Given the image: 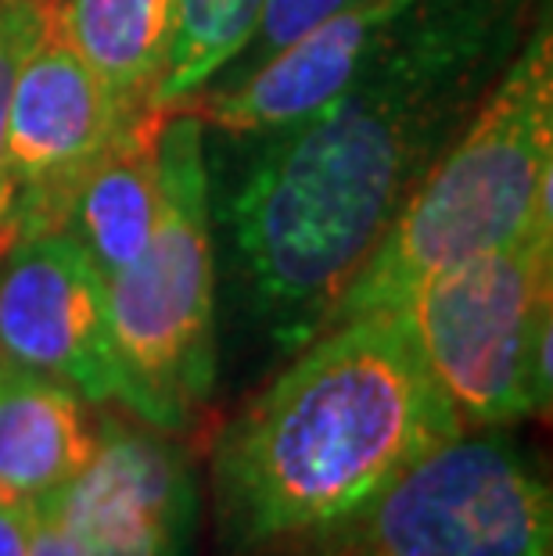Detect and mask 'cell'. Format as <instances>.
<instances>
[{"label": "cell", "instance_id": "6da1fadb", "mask_svg": "<svg viewBox=\"0 0 553 556\" xmlns=\"http://www.w3.org/2000/svg\"><path fill=\"white\" fill-rule=\"evenodd\" d=\"M539 0H420L321 109L259 140L230 201L252 309L296 356L521 47Z\"/></svg>", "mask_w": 553, "mask_h": 556}, {"label": "cell", "instance_id": "7a4b0ae2", "mask_svg": "<svg viewBox=\"0 0 553 556\" xmlns=\"http://www.w3.org/2000/svg\"><path fill=\"white\" fill-rule=\"evenodd\" d=\"M461 431L403 313L338 319L219 431V542L255 556L321 528Z\"/></svg>", "mask_w": 553, "mask_h": 556}, {"label": "cell", "instance_id": "3957f363", "mask_svg": "<svg viewBox=\"0 0 553 556\" xmlns=\"http://www.w3.org/2000/svg\"><path fill=\"white\" fill-rule=\"evenodd\" d=\"M553 29L539 4L521 47L341 294L331 324L403 309L431 277L550 223Z\"/></svg>", "mask_w": 553, "mask_h": 556}, {"label": "cell", "instance_id": "277c9868", "mask_svg": "<svg viewBox=\"0 0 553 556\" xmlns=\"http://www.w3.org/2000/svg\"><path fill=\"white\" fill-rule=\"evenodd\" d=\"M120 402L155 431H184L216 384V248L205 123L176 104L162 126L159 216L134 263L104 280Z\"/></svg>", "mask_w": 553, "mask_h": 556}, {"label": "cell", "instance_id": "5b68a950", "mask_svg": "<svg viewBox=\"0 0 553 556\" xmlns=\"http://www.w3.org/2000/svg\"><path fill=\"white\" fill-rule=\"evenodd\" d=\"M553 500L500 428L461 431L327 525L255 556H550Z\"/></svg>", "mask_w": 553, "mask_h": 556}, {"label": "cell", "instance_id": "8992f818", "mask_svg": "<svg viewBox=\"0 0 553 556\" xmlns=\"http://www.w3.org/2000/svg\"><path fill=\"white\" fill-rule=\"evenodd\" d=\"M399 313L464 431L532 417L528 349L553 319V223L431 277Z\"/></svg>", "mask_w": 553, "mask_h": 556}, {"label": "cell", "instance_id": "52a82bcc", "mask_svg": "<svg viewBox=\"0 0 553 556\" xmlns=\"http://www.w3.org/2000/svg\"><path fill=\"white\" fill-rule=\"evenodd\" d=\"M129 119L137 115L112 101L51 22L11 90L0 159V255L40 233L65 230L84 176Z\"/></svg>", "mask_w": 553, "mask_h": 556}, {"label": "cell", "instance_id": "ba28073f", "mask_svg": "<svg viewBox=\"0 0 553 556\" xmlns=\"http://www.w3.org/2000/svg\"><path fill=\"white\" fill-rule=\"evenodd\" d=\"M0 359L58 377L90 406L120 402L109 291L68 230L0 255Z\"/></svg>", "mask_w": 553, "mask_h": 556}, {"label": "cell", "instance_id": "9c48e42d", "mask_svg": "<svg viewBox=\"0 0 553 556\" xmlns=\"http://www.w3.org/2000/svg\"><path fill=\"white\" fill-rule=\"evenodd\" d=\"M51 506L87 556H187L198 481L166 431L98 420L87 467Z\"/></svg>", "mask_w": 553, "mask_h": 556}, {"label": "cell", "instance_id": "30bf717a", "mask_svg": "<svg viewBox=\"0 0 553 556\" xmlns=\"http://www.w3.org/2000/svg\"><path fill=\"white\" fill-rule=\"evenodd\" d=\"M420 0H352L238 87L184 101L227 137H266L305 119L356 76Z\"/></svg>", "mask_w": 553, "mask_h": 556}, {"label": "cell", "instance_id": "8fae6325", "mask_svg": "<svg viewBox=\"0 0 553 556\" xmlns=\"http://www.w3.org/2000/svg\"><path fill=\"white\" fill-rule=\"evenodd\" d=\"M87 406L58 377L0 359V495L37 506L87 467L98 442Z\"/></svg>", "mask_w": 553, "mask_h": 556}, {"label": "cell", "instance_id": "7c38bea8", "mask_svg": "<svg viewBox=\"0 0 553 556\" xmlns=\"http://www.w3.org/2000/svg\"><path fill=\"white\" fill-rule=\"evenodd\" d=\"M169 109H144L93 162L68 208L65 230L109 280L144 252L159 216V148Z\"/></svg>", "mask_w": 553, "mask_h": 556}, {"label": "cell", "instance_id": "4fadbf2b", "mask_svg": "<svg viewBox=\"0 0 553 556\" xmlns=\"http://www.w3.org/2000/svg\"><path fill=\"white\" fill-rule=\"evenodd\" d=\"M54 29L126 115L155 109L180 0H51Z\"/></svg>", "mask_w": 553, "mask_h": 556}, {"label": "cell", "instance_id": "5bb4252c", "mask_svg": "<svg viewBox=\"0 0 553 556\" xmlns=\"http://www.w3.org/2000/svg\"><path fill=\"white\" fill-rule=\"evenodd\" d=\"M259 11L263 0H180L155 109H176L202 93L249 43Z\"/></svg>", "mask_w": 553, "mask_h": 556}, {"label": "cell", "instance_id": "9a60e30c", "mask_svg": "<svg viewBox=\"0 0 553 556\" xmlns=\"http://www.w3.org/2000/svg\"><path fill=\"white\" fill-rule=\"evenodd\" d=\"M352 0H263V11L255 18V29L249 43L241 47L238 58L223 68V73L209 83V90H227V87H238L252 73H259L266 62H274L280 51H288L291 43L302 40L305 33H313L321 22H327L335 11L349 8ZM198 98V93H194Z\"/></svg>", "mask_w": 553, "mask_h": 556}, {"label": "cell", "instance_id": "2e32d148", "mask_svg": "<svg viewBox=\"0 0 553 556\" xmlns=\"http://www.w3.org/2000/svg\"><path fill=\"white\" fill-rule=\"evenodd\" d=\"M51 0H0V159H4V129L18 68L26 65L29 51L51 29Z\"/></svg>", "mask_w": 553, "mask_h": 556}, {"label": "cell", "instance_id": "e0dca14e", "mask_svg": "<svg viewBox=\"0 0 553 556\" xmlns=\"http://www.w3.org/2000/svg\"><path fill=\"white\" fill-rule=\"evenodd\" d=\"M29 556H87V549L79 546L73 531L62 525V517H58L51 500L33 506V553Z\"/></svg>", "mask_w": 553, "mask_h": 556}, {"label": "cell", "instance_id": "ac0fdd59", "mask_svg": "<svg viewBox=\"0 0 553 556\" xmlns=\"http://www.w3.org/2000/svg\"><path fill=\"white\" fill-rule=\"evenodd\" d=\"M33 553V506L0 495V556Z\"/></svg>", "mask_w": 553, "mask_h": 556}]
</instances>
